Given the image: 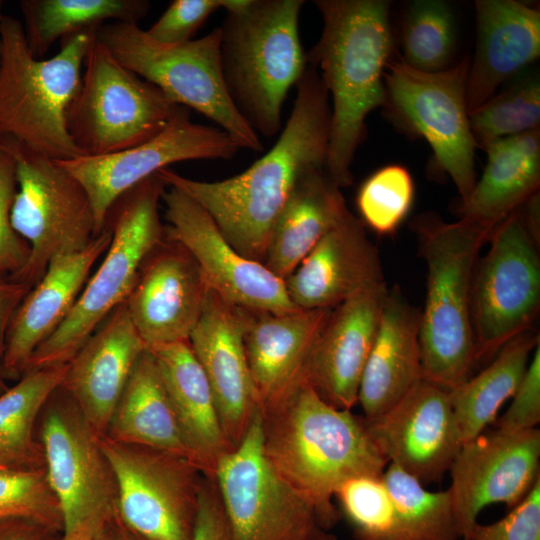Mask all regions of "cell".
Instances as JSON below:
<instances>
[{
    "label": "cell",
    "mask_w": 540,
    "mask_h": 540,
    "mask_svg": "<svg viewBox=\"0 0 540 540\" xmlns=\"http://www.w3.org/2000/svg\"><path fill=\"white\" fill-rule=\"evenodd\" d=\"M297 95L274 146L247 170L221 181L194 180L164 168L166 186L184 192L213 219L241 255L263 263L274 223L297 181L324 169L331 107L317 69L309 64L296 84Z\"/></svg>",
    "instance_id": "1"
},
{
    "label": "cell",
    "mask_w": 540,
    "mask_h": 540,
    "mask_svg": "<svg viewBox=\"0 0 540 540\" xmlns=\"http://www.w3.org/2000/svg\"><path fill=\"white\" fill-rule=\"evenodd\" d=\"M260 411L266 459L330 530L341 519L333 504L337 489L355 477L381 476L389 464L365 418L327 403L306 381Z\"/></svg>",
    "instance_id": "2"
},
{
    "label": "cell",
    "mask_w": 540,
    "mask_h": 540,
    "mask_svg": "<svg viewBox=\"0 0 540 540\" xmlns=\"http://www.w3.org/2000/svg\"><path fill=\"white\" fill-rule=\"evenodd\" d=\"M323 19L307 64L321 70L332 98L325 172L339 187L352 183L351 165L370 112L386 104L384 72L395 55L390 3L385 0H316Z\"/></svg>",
    "instance_id": "3"
},
{
    "label": "cell",
    "mask_w": 540,
    "mask_h": 540,
    "mask_svg": "<svg viewBox=\"0 0 540 540\" xmlns=\"http://www.w3.org/2000/svg\"><path fill=\"white\" fill-rule=\"evenodd\" d=\"M412 229L428 273L420 327L423 378L451 390L469 378L477 362L472 280L480 250L495 227L465 218L447 223L425 213L414 219Z\"/></svg>",
    "instance_id": "4"
},
{
    "label": "cell",
    "mask_w": 540,
    "mask_h": 540,
    "mask_svg": "<svg viewBox=\"0 0 540 540\" xmlns=\"http://www.w3.org/2000/svg\"><path fill=\"white\" fill-rule=\"evenodd\" d=\"M302 0H228L221 28L225 81L239 112L257 133L281 127L283 102L307 59L298 20Z\"/></svg>",
    "instance_id": "5"
},
{
    "label": "cell",
    "mask_w": 540,
    "mask_h": 540,
    "mask_svg": "<svg viewBox=\"0 0 540 540\" xmlns=\"http://www.w3.org/2000/svg\"><path fill=\"white\" fill-rule=\"evenodd\" d=\"M96 29L63 38L56 55L38 59L28 48L22 23L3 16L0 134L56 161L84 156L68 132L66 115L80 88L81 69Z\"/></svg>",
    "instance_id": "6"
},
{
    "label": "cell",
    "mask_w": 540,
    "mask_h": 540,
    "mask_svg": "<svg viewBox=\"0 0 540 540\" xmlns=\"http://www.w3.org/2000/svg\"><path fill=\"white\" fill-rule=\"evenodd\" d=\"M166 187L156 173L115 201L105 220L112 237L100 266L62 324L35 350L26 372L67 364L108 315L125 302L143 260L165 239L159 202Z\"/></svg>",
    "instance_id": "7"
},
{
    "label": "cell",
    "mask_w": 540,
    "mask_h": 540,
    "mask_svg": "<svg viewBox=\"0 0 540 540\" xmlns=\"http://www.w3.org/2000/svg\"><path fill=\"white\" fill-rule=\"evenodd\" d=\"M96 38L127 69L158 87L170 100L192 108L220 126L241 148L263 146L235 105L223 72L221 28L176 45L152 40L137 23L112 22Z\"/></svg>",
    "instance_id": "8"
},
{
    "label": "cell",
    "mask_w": 540,
    "mask_h": 540,
    "mask_svg": "<svg viewBox=\"0 0 540 540\" xmlns=\"http://www.w3.org/2000/svg\"><path fill=\"white\" fill-rule=\"evenodd\" d=\"M83 67L66 122L84 156L108 155L137 146L189 113L123 66L96 34Z\"/></svg>",
    "instance_id": "9"
},
{
    "label": "cell",
    "mask_w": 540,
    "mask_h": 540,
    "mask_svg": "<svg viewBox=\"0 0 540 540\" xmlns=\"http://www.w3.org/2000/svg\"><path fill=\"white\" fill-rule=\"evenodd\" d=\"M0 146L16 163L11 224L30 248L25 267L9 279L32 288L53 259L83 250L98 235L94 211L84 187L58 161L8 135L0 134Z\"/></svg>",
    "instance_id": "10"
},
{
    "label": "cell",
    "mask_w": 540,
    "mask_h": 540,
    "mask_svg": "<svg viewBox=\"0 0 540 540\" xmlns=\"http://www.w3.org/2000/svg\"><path fill=\"white\" fill-rule=\"evenodd\" d=\"M470 60L439 72H422L399 54L384 72L385 111L407 134L424 138L433 163L454 182L465 201L476 183V143L471 133L466 88Z\"/></svg>",
    "instance_id": "11"
},
{
    "label": "cell",
    "mask_w": 540,
    "mask_h": 540,
    "mask_svg": "<svg viewBox=\"0 0 540 540\" xmlns=\"http://www.w3.org/2000/svg\"><path fill=\"white\" fill-rule=\"evenodd\" d=\"M214 478L233 540H338L315 505L266 459L260 409Z\"/></svg>",
    "instance_id": "12"
},
{
    "label": "cell",
    "mask_w": 540,
    "mask_h": 540,
    "mask_svg": "<svg viewBox=\"0 0 540 540\" xmlns=\"http://www.w3.org/2000/svg\"><path fill=\"white\" fill-rule=\"evenodd\" d=\"M489 241L490 248L478 259L472 280L477 361L531 329L540 308L539 243L526 226L521 206L495 227Z\"/></svg>",
    "instance_id": "13"
},
{
    "label": "cell",
    "mask_w": 540,
    "mask_h": 540,
    "mask_svg": "<svg viewBox=\"0 0 540 540\" xmlns=\"http://www.w3.org/2000/svg\"><path fill=\"white\" fill-rule=\"evenodd\" d=\"M101 448L117 486V513L144 540H190L204 474L190 459L105 436Z\"/></svg>",
    "instance_id": "14"
},
{
    "label": "cell",
    "mask_w": 540,
    "mask_h": 540,
    "mask_svg": "<svg viewBox=\"0 0 540 540\" xmlns=\"http://www.w3.org/2000/svg\"><path fill=\"white\" fill-rule=\"evenodd\" d=\"M98 436L59 387L40 415L39 441L49 485L67 533L116 512L117 486Z\"/></svg>",
    "instance_id": "15"
},
{
    "label": "cell",
    "mask_w": 540,
    "mask_h": 540,
    "mask_svg": "<svg viewBox=\"0 0 540 540\" xmlns=\"http://www.w3.org/2000/svg\"><path fill=\"white\" fill-rule=\"evenodd\" d=\"M161 200L168 222L166 238L190 253L210 289L229 303L251 311L299 309L291 301L284 280L263 263L241 255L192 198L167 186Z\"/></svg>",
    "instance_id": "16"
},
{
    "label": "cell",
    "mask_w": 540,
    "mask_h": 540,
    "mask_svg": "<svg viewBox=\"0 0 540 540\" xmlns=\"http://www.w3.org/2000/svg\"><path fill=\"white\" fill-rule=\"evenodd\" d=\"M240 149L225 131L194 123L187 113L154 138L132 148L58 162L86 190L100 234L115 201L159 170L186 160L230 159Z\"/></svg>",
    "instance_id": "17"
},
{
    "label": "cell",
    "mask_w": 540,
    "mask_h": 540,
    "mask_svg": "<svg viewBox=\"0 0 540 540\" xmlns=\"http://www.w3.org/2000/svg\"><path fill=\"white\" fill-rule=\"evenodd\" d=\"M449 472L448 490L463 538L484 507H514L540 478V431H484L461 445Z\"/></svg>",
    "instance_id": "18"
},
{
    "label": "cell",
    "mask_w": 540,
    "mask_h": 540,
    "mask_svg": "<svg viewBox=\"0 0 540 540\" xmlns=\"http://www.w3.org/2000/svg\"><path fill=\"white\" fill-rule=\"evenodd\" d=\"M365 421L388 462L423 485L442 480L462 445L449 390L425 378L385 413Z\"/></svg>",
    "instance_id": "19"
},
{
    "label": "cell",
    "mask_w": 540,
    "mask_h": 540,
    "mask_svg": "<svg viewBox=\"0 0 540 540\" xmlns=\"http://www.w3.org/2000/svg\"><path fill=\"white\" fill-rule=\"evenodd\" d=\"M249 313L209 288L189 337L210 385L224 434L234 448L260 409L244 346Z\"/></svg>",
    "instance_id": "20"
},
{
    "label": "cell",
    "mask_w": 540,
    "mask_h": 540,
    "mask_svg": "<svg viewBox=\"0 0 540 540\" xmlns=\"http://www.w3.org/2000/svg\"><path fill=\"white\" fill-rule=\"evenodd\" d=\"M209 287L193 257L166 238L143 260L125 306L147 347L189 341Z\"/></svg>",
    "instance_id": "21"
},
{
    "label": "cell",
    "mask_w": 540,
    "mask_h": 540,
    "mask_svg": "<svg viewBox=\"0 0 540 540\" xmlns=\"http://www.w3.org/2000/svg\"><path fill=\"white\" fill-rule=\"evenodd\" d=\"M387 293L386 282L379 283L333 308L313 347L304 380L336 408L351 409L358 402Z\"/></svg>",
    "instance_id": "22"
},
{
    "label": "cell",
    "mask_w": 540,
    "mask_h": 540,
    "mask_svg": "<svg viewBox=\"0 0 540 540\" xmlns=\"http://www.w3.org/2000/svg\"><path fill=\"white\" fill-rule=\"evenodd\" d=\"M111 237L110 228L105 226L83 250L53 259L30 288L6 332L0 358L6 380L17 381L23 376L35 350L65 320Z\"/></svg>",
    "instance_id": "23"
},
{
    "label": "cell",
    "mask_w": 540,
    "mask_h": 540,
    "mask_svg": "<svg viewBox=\"0 0 540 540\" xmlns=\"http://www.w3.org/2000/svg\"><path fill=\"white\" fill-rule=\"evenodd\" d=\"M147 348L122 303L67 363L61 388L98 436L106 434L132 370Z\"/></svg>",
    "instance_id": "24"
},
{
    "label": "cell",
    "mask_w": 540,
    "mask_h": 540,
    "mask_svg": "<svg viewBox=\"0 0 540 540\" xmlns=\"http://www.w3.org/2000/svg\"><path fill=\"white\" fill-rule=\"evenodd\" d=\"M299 309H333L355 293L385 282L376 246L350 214L329 231L284 280Z\"/></svg>",
    "instance_id": "25"
},
{
    "label": "cell",
    "mask_w": 540,
    "mask_h": 540,
    "mask_svg": "<svg viewBox=\"0 0 540 540\" xmlns=\"http://www.w3.org/2000/svg\"><path fill=\"white\" fill-rule=\"evenodd\" d=\"M331 312L250 310L244 346L260 408L280 400L305 381L309 357Z\"/></svg>",
    "instance_id": "26"
},
{
    "label": "cell",
    "mask_w": 540,
    "mask_h": 540,
    "mask_svg": "<svg viewBox=\"0 0 540 540\" xmlns=\"http://www.w3.org/2000/svg\"><path fill=\"white\" fill-rule=\"evenodd\" d=\"M477 39L467 77L473 111L540 55V12L515 0L475 2Z\"/></svg>",
    "instance_id": "27"
},
{
    "label": "cell",
    "mask_w": 540,
    "mask_h": 540,
    "mask_svg": "<svg viewBox=\"0 0 540 540\" xmlns=\"http://www.w3.org/2000/svg\"><path fill=\"white\" fill-rule=\"evenodd\" d=\"M420 327L421 310L398 286L388 289L359 386L358 402L366 420L385 413L423 378Z\"/></svg>",
    "instance_id": "28"
},
{
    "label": "cell",
    "mask_w": 540,
    "mask_h": 540,
    "mask_svg": "<svg viewBox=\"0 0 540 540\" xmlns=\"http://www.w3.org/2000/svg\"><path fill=\"white\" fill-rule=\"evenodd\" d=\"M153 353L185 444L206 477L234 447L221 426L214 397L189 341L148 347Z\"/></svg>",
    "instance_id": "29"
},
{
    "label": "cell",
    "mask_w": 540,
    "mask_h": 540,
    "mask_svg": "<svg viewBox=\"0 0 540 540\" xmlns=\"http://www.w3.org/2000/svg\"><path fill=\"white\" fill-rule=\"evenodd\" d=\"M340 188L325 169L304 174L280 211L263 264L287 279L315 245L349 215Z\"/></svg>",
    "instance_id": "30"
},
{
    "label": "cell",
    "mask_w": 540,
    "mask_h": 540,
    "mask_svg": "<svg viewBox=\"0 0 540 540\" xmlns=\"http://www.w3.org/2000/svg\"><path fill=\"white\" fill-rule=\"evenodd\" d=\"M487 163L465 201L461 218L496 227L519 208L540 184L539 128L497 140L485 148Z\"/></svg>",
    "instance_id": "31"
},
{
    "label": "cell",
    "mask_w": 540,
    "mask_h": 540,
    "mask_svg": "<svg viewBox=\"0 0 540 540\" xmlns=\"http://www.w3.org/2000/svg\"><path fill=\"white\" fill-rule=\"evenodd\" d=\"M104 436L116 442L180 455L194 462L158 363L149 348L137 360Z\"/></svg>",
    "instance_id": "32"
},
{
    "label": "cell",
    "mask_w": 540,
    "mask_h": 540,
    "mask_svg": "<svg viewBox=\"0 0 540 540\" xmlns=\"http://www.w3.org/2000/svg\"><path fill=\"white\" fill-rule=\"evenodd\" d=\"M538 344L539 334L534 329L518 334L478 375L449 390L462 444L494 422L503 403L517 390Z\"/></svg>",
    "instance_id": "33"
},
{
    "label": "cell",
    "mask_w": 540,
    "mask_h": 540,
    "mask_svg": "<svg viewBox=\"0 0 540 540\" xmlns=\"http://www.w3.org/2000/svg\"><path fill=\"white\" fill-rule=\"evenodd\" d=\"M67 364L27 371L0 394V458L19 469L44 467L35 428L51 395L61 387Z\"/></svg>",
    "instance_id": "34"
},
{
    "label": "cell",
    "mask_w": 540,
    "mask_h": 540,
    "mask_svg": "<svg viewBox=\"0 0 540 540\" xmlns=\"http://www.w3.org/2000/svg\"><path fill=\"white\" fill-rule=\"evenodd\" d=\"M19 5L28 48L38 59L58 39L96 29L106 20L138 24L150 8L146 0H22Z\"/></svg>",
    "instance_id": "35"
},
{
    "label": "cell",
    "mask_w": 540,
    "mask_h": 540,
    "mask_svg": "<svg viewBox=\"0 0 540 540\" xmlns=\"http://www.w3.org/2000/svg\"><path fill=\"white\" fill-rule=\"evenodd\" d=\"M383 480L395 506L399 540L461 538L449 490L432 492L415 477L389 463Z\"/></svg>",
    "instance_id": "36"
},
{
    "label": "cell",
    "mask_w": 540,
    "mask_h": 540,
    "mask_svg": "<svg viewBox=\"0 0 540 540\" xmlns=\"http://www.w3.org/2000/svg\"><path fill=\"white\" fill-rule=\"evenodd\" d=\"M456 22L450 5L442 0L412 1L404 13L402 60L422 72L449 68L456 47Z\"/></svg>",
    "instance_id": "37"
},
{
    "label": "cell",
    "mask_w": 540,
    "mask_h": 540,
    "mask_svg": "<svg viewBox=\"0 0 540 540\" xmlns=\"http://www.w3.org/2000/svg\"><path fill=\"white\" fill-rule=\"evenodd\" d=\"M469 123L477 147L539 128L540 81L527 75L493 95L469 112Z\"/></svg>",
    "instance_id": "38"
},
{
    "label": "cell",
    "mask_w": 540,
    "mask_h": 540,
    "mask_svg": "<svg viewBox=\"0 0 540 540\" xmlns=\"http://www.w3.org/2000/svg\"><path fill=\"white\" fill-rule=\"evenodd\" d=\"M382 476L352 478L334 494L354 540H399L397 513Z\"/></svg>",
    "instance_id": "39"
},
{
    "label": "cell",
    "mask_w": 540,
    "mask_h": 540,
    "mask_svg": "<svg viewBox=\"0 0 540 540\" xmlns=\"http://www.w3.org/2000/svg\"><path fill=\"white\" fill-rule=\"evenodd\" d=\"M414 193V182L407 168L390 164L362 183L357 194V207L367 226L380 235H389L408 215Z\"/></svg>",
    "instance_id": "40"
},
{
    "label": "cell",
    "mask_w": 540,
    "mask_h": 540,
    "mask_svg": "<svg viewBox=\"0 0 540 540\" xmlns=\"http://www.w3.org/2000/svg\"><path fill=\"white\" fill-rule=\"evenodd\" d=\"M27 519L63 532V518L45 467L0 470V521Z\"/></svg>",
    "instance_id": "41"
},
{
    "label": "cell",
    "mask_w": 540,
    "mask_h": 540,
    "mask_svg": "<svg viewBox=\"0 0 540 540\" xmlns=\"http://www.w3.org/2000/svg\"><path fill=\"white\" fill-rule=\"evenodd\" d=\"M17 193L16 163L0 146V277L11 278L26 265L30 248L13 229L11 210Z\"/></svg>",
    "instance_id": "42"
},
{
    "label": "cell",
    "mask_w": 540,
    "mask_h": 540,
    "mask_svg": "<svg viewBox=\"0 0 540 540\" xmlns=\"http://www.w3.org/2000/svg\"><path fill=\"white\" fill-rule=\"evenodd\" d=\"M226 3L227 0H174L145 32L160 44L185 43L212 13L225 9Z\"/></svg>",
    "instance_id": "43"
},
{
    "label": "cell",
    "mask_w": 540,
    "mask_h": 540,
    "mask_svg": "<svg viewBox=\"0 0 540 540\" xmlns=\"http://www.w3.org/2000/svg\"><path fill=\"white\" fill-rule=\"evenodd\" d=\"M463 539L540 540V478L505 517L491 524L475 523Z\"/></svg>",
    "instance_id": "44"
},
{
    "label": "cell",
    "mask_w": 540,
    "mask_h": 540,
    "mask_svg": "<svg viewBox=\"0 0 540 540\" xmlns=\"http://www.w3.org/2000/svg\"><path fill=\"white\" fill-rule=\"evenodd\" d=\"M512 397L504 415L494 420V428L510 432L535 429L540 422V344Z\"/></svg>",
    "instance_id": "45"
},
{
    "label": "cell",
    "mask_w": 540,
    "mask_h": 540,
    "mask_svg": "<svg viewBox=\"0 0 540 540\" xmlns=\"http://www.w3.org/2000/svg\"><path fill=\"white\" fill-rule=\"evenodd\" d=\"M190 540H233L214 477L204 475L195 529Z\"/></svg>",
    "instance_id": "46"
},
{
    "label": "cell",
    "mask_w": 540,
    "mask_h": 540,
    "mask_svg": "<svg viewBox=\"0 0 540 540\" xmlns=\"http://www.w3.org/2000/svg\"><path fill=\"white\" fill-rule=\"evenodd\" d=\"M60 540H144L120 519L117 510L107 518L77 530L62 533Z\"/></svg>",
    "instance_id": "47"
},
{
    "label": "cell",
    "mask_w": 540,
    "mask_h": 540,
    "mask_svg": "<svg viewBox=\"0 0 540 540\" xmlns=\"http://www.w3.org/2000/svg\"><path fill=\"white\" fill-rule=\"evenodd\" d=\"M61 535L51 527L27 519L0 521V540H60Z\"/></svg>",
    "instance_id": "48"
},
{
    "label": "cell",
    "mask_w": 540,
    "mask_h": 540,
    "mask_svg": "<svg viewBox=\"0 0 540 540\" xmlns=\"http://www.w3.org/2000/svg\"><path fill=\"white\" fill-rule=\"evenodd\" d=\"M29 290L25 284L0 277V358L9 323Z\"/></svg>",
    "instance_id": "49"
},
{
    "label": "cell",
    "mask_w": 540,
    "mask_h": 540,
    "mask_svg": "<svg viewBox=\"0 0 540 540\" xmlns=\"http://www.w3.org/2000/svg\"><path fill=\"white\" fill-rule=\"evenodd\" d=\"M7 388H8V386L6 384V379L4 378V376L2 374V370H1V366H0V394L3 393Z\"/></svg>",
    "instance_id": "50"
},
{
    "label": "cell",
    "mask_w": 540,
    "mask_h": 540,
    "mask_svg": "<svg viewBox=\"0 0 540 540\" xmlns=\"http://www.w3.org/2000/svg\"><path fill=\"white\" fill-rule=\"evenodd\" d=\"M10 468H14V467H12L6 461H4L3 459L0 458V470H6V469H10Z\"/></svg>",
    "instance_id": "51"
},
{
    "label": "cell",
    "mask_w": 540,
    "mask_h": 540,
    "mask_svg": "<svg viewBox=\"0 0 540 540\" xmlns=\"http://www.w3.org/2000/svg\"><path fill=\"white\" fill-rule=\"evenodd\" d=\"M3 7H4V2L0 0V23L2 21V18L5 14H3L2 10H3Z\"/></svg>",
    "instance_id": "52"
},
{
    "label": "cell",
    "mask_w": 540,
    "mask_h": 540,
    "mask_svg": "<svg viewBox=\"0 0 540 540\" xmlns=\"http://www.w3.org/2000/svg\"><path fill=\"white\" fill-rule=\"evenodd\" d=\"M0 65H1V45H0Z\"/></svg>",
    "instance_id": "53"
},
{
    "label": "cell",
    "mask_w": 540,
    "mask_h": 540,
    "mask_svg": "<svg viewBox=\"0 0 540 540\" xmlns=\"http://www.w3.org/2000/svg\"><path fill=\"white\" fill-rule=\"evenodd\" d=\"M463 540H468V539H463Z\"/></svg>",
    "instance_id": "54"
}]
</instances>
